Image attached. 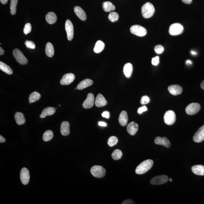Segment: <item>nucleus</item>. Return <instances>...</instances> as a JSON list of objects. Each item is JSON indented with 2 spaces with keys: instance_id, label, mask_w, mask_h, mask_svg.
<instances>
[{
  "instance_id": "f257e3e1",
  "label": "nucleus",
  "mask_w": 204,
  "mask_h": 204,
  "mask_svg": "<svg viewBox=\"0 0 204 204\" xmlns=\"http://www.w3.org/2000/svg\"><path fill=\"white\" fill-rule=\"evenodd\" d=\"M154 161L151 159H147L141 163L136 168L135 172L138 175L145 173L152 167Z\"/></svg>"
},
{
  "instance_id": "f03ea898",
  "label": "nucleus",
  "mask_w": 204,
  "mask_h": 204,
  "mask_svg": "<svg viewBox=\"0 0 204 204\" xmlns=\"http://www.w3.org/2000/svg\"><path fill=\"white\" fill-rule=\"evenodd\" d=\"M155 11L154 6L152 3L147 2L142 7V13L143 17L145 18H149L153 16Z\"/></svg>"
},
{
  "instance_id": "7ed1b4c3",
  "label": "nucleus",
  "mask_w": 204,
  "mask_h": 204,
  "mask_svg": "<svg viewBox=\"0 0 204 204\" xmlns=\"http://www.w3.org/2000/svg\"><path fill=\"white\" fill-rule=\"evenodd\" d=\"M91 172L92 175L95 177L101 178L105 176L106 171L103 166L95 165L91 168Z\"/></svg>"
},
{
  "instance_id": "20e7f679",
  "label": "nucleus",
  "mask_w": 204,
  "mask_h": 204,
  "mask_svg": "<svg viewBox=\"0 0 204 204\" xmlns=\"http://www.w3.org/2000/svg\"><path fill=\"white\" fill-rule=\"evenodd\" d=\"M130 31L134 35L139 37L145 36L147 34V30L146 28L139 25H133L130 27Z\"/></svg>"
},
{
  "instance_id": "39448f33",
  "label": "nucleus",
  "mask_w": 204,
  "mask_h": 204,
  "mask_svg": "<svg viewBox=\"0 0 204 204\" xmlns=\"http://www.w3.org/2000/svg\"><path fill=\"white\" fill-rule=\"evenodd\" d=\"M13 55L19 63L21 65H25L28 63V61L21 51L18 49L13 51Z\"/></svg>"
},
{
  "instance_id": "423d86ee",
  "label": "nucleus",
  "mask_w": 204,
  "mask_h": 204,
  "mask_svg": "<svg viewBox=\"0 0 204 204\" xmlns=\"http://www.w3.org/2000/svg\"><path fill=\"white\" fill-rule=\"evenodd\" d=\"M184 30V28L181 24L174 23L170 26L169 32L171 35L176 36L180 35Z\"/></svg>"
},
{
  "instance_id": "0eeeda50",
  "label": "nucleus",
  "mask_w": 204,
  "mask_h": 204,
  "mask_svg": "<svg viewBox=\"0 0 204 204\" xmlns=\"http://www.w3.org/2000/svg\"><path fill=\"white\" fill-rule=\"evenodd\" d=\"M164 120L165 123L168 125H172L176 121V115L172 110H168L164 114Z\"/></svg>"
},
{
  "instance_id": "6e6552de",
  "label": "nucleus",
  "mask_w": 204,
  "mask_h": 204,
  "mask_svg": "<svg viewBox=\"0 0 204 204\" xmlns=\"http://www.w3.org/2000/svg\"><path fill=\"white\" fill-rule=\"evenodd\" d=\"M200 105L198 103H192L188 105L186 108V112L189 115L195 114L199 111L200 109Z\"/></svg>"
},
{
  "instance_id": "1a4fd4ad",
  "label": "nucleus",
  "mask_w": 204,
  "mask_h": 204,
  "mask_svg": "<svg viewBox=\"0 0 204 204\" xmlns=\"http://www.w3.org/2000/svg\"><path fill=\"white\" fill-rule=\"evenodd\" d=\"M65 28L67 34L68 40H71L74 37V28L73 24L70 20H66L65 23Z\"/></svg>"
},
{
  "instance_id": "9d476101",
  "label": "nucleus",
  "mask_w": 204,
  "mask_h": 204,
  "mask_svg": "<svg viewBox=\"0 0 204 204\" xmlns=\"http://www.w3.org/2000/svg\"><path fill=\"white\" fill-rule=\"evenodd\" d=\"M169 180L166 175H160L154 177L151 180L150 183L152 185H160L166 183Z\"/></svg>"
},
{
  "instance_id": "9b49d317",
  "label": "nucleus",
  "mask_w": 204,
  "mask_h": 204,
  "mask_svg": "<svg viewBox=\"0 0 204 204\" xmlns=\"http://www.w3.org/2000/svg\"><path fill=\"white\" fill-rule=\"evenodd\" d=\"M20 178L21 182L24 185H27L30 181V173L27 168H23L20 171Z\"/></svg>"
},
{
  "instance_id": "f8f14e48",
  "label": "nucleus",
  "mask_w": 204,
  "mask_h": 204,
  "mask_svg": "<svg viewBox=\"0 0 204 204\" xmlns=\"http://www.w3.org/2000/svg\"><path fill=\"white\" fill-rule=\"evenodd\" d=\"M94 95L91 93H88L86 100L83 102V106L85 109L90 108L93 107L94 104Z\"/></svg>"
},
{
  "instance_id": "ddd939ff",
  "label": "nucleus",
  "mask_w": 204,
  "mask_h": 204,
  "mask_svg": "<svg viewBox=\"0 0 204 204\" xmlns=\"http://www.w3.org/2000/svg\"><path fill=\"white\" fill-rule=\"evenodd\" d=\"M75 76L72 73L65 74L60 81V84L62 85H68L74 81Z\"/></svg>"
},
{
  "instance_id": "4468645a",
  "label": "nucleus",
  "mask_w": 204,
  "mask_h": 204,
  "mask_svg": "<svg viewBox=\"0 0 204 204\" xmlns=\"http://www.w3.org/2000/svg\"><path fill=\"white\" fill-rule=\"evenodd\" d=\"M194 142H200L204 140V125L200 127L195 133L193 138Z\"/></svg>"
},
{
  "instance_id": "2eb2a0df",
  "label": "nucleus",
  "mask_w": 204,
  "mask_h": 204,
  "mask_svg": "<svg viewBox=\"0 0 204 204\" xmlns=\"http://www.w3.org/2000/svg\"><path fill=\"white\" fill-rule=\"evenodd\" d=\"M154 142L156 144L164 146L166 148H169L171 146L169 140L165 137H156L155 139Z\"/></svg>"
},
{
  "instance_id": "dca6fc26",
  "label": "nucleus",
  "mask_w": 204,
  "mask_h": 204,
  "mask_svg": "<svg viewBox=\"0 0 204 204\" xmlns=\"http://www.w3.org/2000/svg\"><path fill=\"white\" fill-rule=\"evenodd\" d=\"M169 93L173 95H177L181 94L183 89L179 85L175 84L171 85L168 88Z\"/></svg>"
},
{
  "instance_id": "f3484780",
  "label": "nucleus",
  "mask_w": 204,
  "mask_h": 204,
  "mask_svg": "<svg viewBox=\"0 0 204 204\" xmlns=\"http://www.w3.org/2000/svg\"><path fill=\"white\" fill-rule=\"evenodd\" d=\"M138 129V125L135 122L132 121L129 123L127 127L128 133L131 135H134L137 133Z\"/></svg>"
},
{
  "instance_id": "a211bd4d",
  "label": "nucleus",
  "mask_w": 204,
  "mask_h": 204,
  "mask_svg": "<svg viewBox=\"0 0 204 204\" xmlns=\"http://www.w3.org/2000/svg\"><path fill=\"white\" fill-rule=\"evenodd\" d=\"M107 103L108 102L103 95L99 93L97 95L95 102V105L96 107L100 108L104 106L107 105Z\"/></svg>"
},
{
  "instance_id": "6ab92c4d",
  "label": "nucleus",
  "mask_w": 204,
  "mask_h": 204,
  "mask_svg": "<svg viewBox=\"0 0 204 204\" xmlns=\"http://www.w3.org/2000/svg\"><path fill=\"white\" fill-rule=\"evenodd\" d=\"M70 125L69 122L64 121L62 122L61 125L60 131L61 134L64 136H67L70 133Z\"/></svg>"
},
{
  "instance_id": "aec40b11",
  "label": "nucleus",
  "mask_w": 204,
  "mask_h": 204,
  "mask_svg": "<svg viewBox=\"0 0 204 204\" xmlns=\"http://www.w3.org/2000/svg\"><path fill=\"white\" fill-rule=\"evenodd\" d=\"M74 10L76 16L80 19L84 21L87 19L86 13L81 7L76 6L74 8Z\"/></svg>"
},
{
  "instance_id": "412c9836",
  "label": "nucleus",
  "mask_w": 204,
  "mask_h": 204,
  "mask_svg": "<svg viewBox=\"0 0 204 204\" xmlns=\"http://www.w3.org/2000/svg\"><path fill=\"white\" fill-rule=\"evenodd\" d=\"M55 108L53 107H47L44 109L42 110V113L40 115V117L41 118H45V117L48 116L52 115L56 112Z\"/></svg>"
},
{
  "instance_id": "4be33fe9",
  "label": "nucleus",
  "mask_w": 204,
  "mask_h": 204,
  "mask_svg": "<svg viewBox=\"0 0 204 204\" xmlns=\"http://www.w3.org/2000/svg\"><path fill=\"white\" fill-rule=\"evenodd\" d=\"M119 122L122 126H125L128 121V115L125 111H122L119 117Z\"/></svg>"
},
{
  "instance_id": "5701e85b",
  "label": "nucleus",
  "mask_w": 204,
  "mask_h": 204,
  "mask_svg": "<svg viewBox=\"0 0 204 204\" xmlns=\"http://www.w3.org/2000/svg\"><path fill=\"white\" fill-rule=\"evenodd\" d=\"M93 80L89 79H86L81 82L78 84L77 87L79 90H82L91 86L93 84Z\"/></svg>"
},
{
  "instance_id": "b1692460",
  "label": "nucleus",
  "mask_w": 204,
  "mask_h": 204,
  "mask_svg": "<svg viewBox=\"0 0 204 204\" xmlns=\"http://www.w3.org/2000/svg\"><path fill=\"white\" fill-rule=\"evenodd\" d=\"M15 118L16 123L19 125H23L26 122L24 116L22 112H17L15 115Z\"/></svg>"
},
{
  "instance_id": "393cba45",
  "label": "nucleus",
  "mask_w": 204,
  "mask_h": 204,
  "mask_svg": "<svg viewBox=\"0 0 204 204\" xmlns=\"http://www.w3.org/2000/svg\"><path fill=\"white\" fill-rule=\"evenodd\" d=\"M133 72V66L130 63L125 64L123 68V73L126 77L129 78L131 76Z\"/></svg>"
},
{
  "instance_id": "a878e982",
  "label": "nucleus",
  "mask_w": 204,
  "mask_h": 204,
  "mask_svg": "<svg viewBox=\"0 0 204 204\" xmlns=\"http://www.w3.org/2000/svg\"><path fill=\"white\" fill-rule=\"evenodd\" d=\"M192 171L195 174L198 176H204V166L202 165H197L192 167Z\"/></svg>"
},
{
  "instance_id": "bb28decb",
  "label": "nucleus",
  "mask_w": 204,
  "mask_h": 204,
  "mask_svg": "<svg viewBox=\"0 0 204 204\" xmlns=\"http://www.w3.org/2000/svg\"><path fill=\"white\" fill-rule=\"evenodd\" d=\"M46 20L48 23L50 24L55 23L57 20V15L53 12H50L47 14L45 17Z\"/></svg>"
},
{
  "instance_id": "cd10ccee",
  "label": "nucleus",
  "mask_w": 204,
  "mask_h": 204,
  "mask_svg": "<svg viewBox=\"0 0 204 204\" xmlns=\"http://www.w3.org/2000/svg\"><path fill=\"white\" fill-rule=\"evenodd\" d=\"M45 53L48 57H52L54 54V49L52 44L50 42H47L46 45Z\"/></svg>"
},
{
  "instance_id": "c85d7f7f",
  "label": "nucleus",
  "mask_w": 204,
  "mask_h": 204,
  "mask_svg": "<svg viewBox=\"0 0 204 204\" xmlns=\"http://www.w3.org/2000/svg\"><path fill=\"white\" fill-rule=\"evenodd\" d=\"M105 46V44L102 41L99 40L95 44L93 51L95 53H100L104 49Z\"/></svg>"
},
{
  "instance_id": "c756f323",
  "label": "nucleus",
  "mask_w": 204,
  "mask_h": 204,
  "mask_svg": "<svg viewBox=\"0 0 204 204\" xmlns=\"http://www.w3.org/2000/svg\"><path fill=\"white\" fill-rule=\"evenodd\" d=\"M103 8L105 12H110L115 10V6L110 2L107 1L103 3Z\"/></svg>"
},
{
  "instance_id": "7c9ffc66",
  "label": "nucleus",
  "mask_w": 204,
  "mask_h": 204,
  "mask_svg": "<svg viewBox=\"0 0 204 204\" xmlns=\"http://www.w3.org/2000/svg\"><path fill=\"white\" fill-rule=\"evenodd\" d=\"M0 69L8 74H11L13 73V71L11 68L2 61L0 62Z\"/></svg>"
},
{
  "instance_id": "2f4dec72",
  "label": "nucleus",
  "mask_w": 204,
  "mask_h": 204,
  "mask_svg": "<svg viewBox=\"0 0 204 204\" xmlns=\"http://www.w3.org/2000/svg\"><path fill=\"white\" fill-rule=\"evenodd\" d=\"M41 98V95L38 92L34 91L32 93L29 97V101L30 103H34L38 101Z\"/></svg>"
},
{
  "instance_id": "473e14b6",
  "label": "nucleus",
  "mask_w": 204,
  "mask_h": 204,
  "mask_svg": "<svg viewBox=\"0 0 204 204\" xmlns=\"http://www.w3.org/2000/svg\"><path fill=\"white\" fill-rule=\"evenodd\" d=\"M53 133L51 130H47L44 133L43 135V140L47 142L51 140L53 137Z\"/></svg>"
},
{
  "instance_id": "72a5a7b5",
  "label": "nucleus",
  "mask_w": 204,
  "mask_h": 204,
  "mask_svg": "<svg viewBox=\"0 0 204 204\" xmlns=\"http://www.w3.org/2000/svg\"><path fill=\"white\" fill-rule=\"evenodd\" d=\"M18 0H11L10 2V13L11 15H14L16 12V6Z\"/></svg>"
},
{
  "instance_id": "f704fd0d",
  "label": "nucleus",
  "mask_w": 204,
  "mask_h": 204,
  "mask_svg": "<svg viewBox=\"0 0 204 204\" xmlns=\"http://www.w3.org/2000/svg\"><path fill=\"white\" fill-rule=\"evenodd\" d=\"M122 155V151L119 149H115L112 154V159L115 160L120 159L121 158Z\"/></svg>"
},
{
  "instance_id": "c9c22d12",
  "label": "nucleus",
  "mask_w": 204,
  "mask_h": 204,
  "mask_svg": "<svg viewBox=\"0 0 204 204\" xmlns=\"http://www.w3.org/2000/svg\"><path fill=\"white\" fill-rule=\"evenodd\" d=\"M119 18L118 14L115 12H112L109 14L108 16V19L112 22L117 21L118 20Z\"/></svg>"
},
{
  "instance_id": "e433bc0d",
  "label": "nucleus",
  "mask_w": 204,
  "mask_h": 204,
  "mask_svg": "<svg viewBox=\"0 0 204 204\" xmlns=\"http://www.w3.org/2000/svg\"><path fill=\"white\" fill-rule=\"evenodd\" d=\"M118 142V139L115 136H112L108 138V145L110 147H113L117 144Z\"/></svg>"
},
{
  "instance_id": "4c0bfd02",
  "label": "nucleus",
  "mask_w": 204,
  "mask_h": 204,
  "mask_svg": "<svg viewBox=\"0 0 204 204\" xmlns=\"http://www.w3.org/2000/svg\"><path fill=\"white\" fill-rule=\"evenodd\" d=\"M32 30V26L31 24L28 23L25 25L24 28L23 32L25 35H27V34L29 33Z\"/></svg>"
},
{
  "instance_id": "58836bf2",
  "label": "nucleus",
  "mask_w": 204,
  "mask_h": 204,
  "mask_svg": "<svg viewBox=\"0 0 204 204\" xmlns=\"http://www.w3.org/2000/svg\"><path fill=\"white\" fill-rule=\"evenodd\" d=\"M25 44L27 47L28 49H34L35 48V44L32 41L26 40L25 42Z\"/></svg>"
},
{
  "instance_id": "ea45409f",
  "label": "nucleus",
  "mask_w": 204,
  "mask_h": 204,
  "mask_svg": "<svg viewBox=\"0 0 204 204\" xmlns=\"http://www.w3.org/2000/svg\"><path fill=\"white\" fill-rule=\"evenodd\" d=\"M155 52L158 54L162 53L164 52V48L162 45H156L154 49Z\"/></svg>"
},
{
  "instance_id": "a19ab883",
  "label": "nucleus",
  "mask_w": 204,
  "mask_h": 204,
  "mask_svg": "<svg viewBox=\"0 0 204 204\" xmlns=\"http://www.w3.org/2000/svg\"><path fill=\"white\" fill-rule=\"evenodd\" d=\"M150 98L147 96H144L142 97L140 101V103L142 105L147 104L150 102Z\"/></svg>"
},
{
  "instance_id": "79ce46f5",
  "label": "nucleus",
  "mask_w": 204,
  "mask_h": 204,
  "mask_svg": "<svg viewBox=\"0 0 204 204\" xmlns=\"http://www.w3.org/2000/svg\"><path fill=\"white\" fill-rule=\"evenodd\" d=\"M159 58L158 56L152 58V64L153 65L156 66H157L159 63Z\"/></svg>"
},
{
  "instance_id": "37998d69",
  "label": "nucleus",
  "mask_w": 204,
  "mask_h": 204,
  "mask_svg": "<svg viewBox=\"0 0 204 204\" xmlns=\"http://www.w3.org/2000/svg\"><path fill=\"white\" fill-rule=\"evenodd\" d=\"M147 110V107H146L145 105L143 106L140 108H139L138 110V113L139 114H141L144 112H146Z\"/></svg>"
},
{
  "instance_id": "c03bdc74",
  "label": "nucleus",
  "mask_w": 204,
  "mask_h": 204,
  "mask_svg": "<svg viewBox=\"0 0 204 204\" xmlns=\"http://www.w3.org/2000/svg\"><path fill=\"white\" fill-rule=\"evenodd\" d=\"M122 204H135V202L131 199L125 200L122 202Z\"/></svg>"
},
{
  "instance_id": "a18cd8bd",
  "label": "nucleus",
  "mask_w": 204,
  "mask_h": 204,
  "mask_svg": "<svg viewBox=\"0 0 204 204\" xmlns=\"http://www.w3.org/2000/svg\"><path fill=\"white\" fill-rule=\"evenodd\" d=\"M102 117H104V118L108 119L109 118V113L108 112H104L102 114Z\"/></svg>"
},
{
  "instance_id": "49530a36",
  "label": "nucleus",
  "mask_w": 204,
  "mask_h": 204,
  "mask_svg": "<svg viewBox=\"0 0 204 204\" xmlns=\"http://www.w3.org/2000/svg\"><path fill=\"white\" fill-rule=\"evenodd\" d=\"M98 125L101 126L105 127L107 126V124L105 122L100 121L98 122Z\"/></svg>"
},
{
  "instance_id": "de8ad7c7",
  "label": "nucleus",
  "mask_w": 204,
  "mask_h": 204,
  "mask_svg": "<svg viewBox=\"0 0 204 204\" xmlns=\"http://www.w3.org/2000/svg\"><path fill=\"white\" fill-rule=\"evenodd\" d=\"M183 2L186 4H190L192 2V0H181Z\"/></svg>"
},
{
  "instance_id": "09e8293b",
  "label": "nucleus",
  "mask_w": 204,
  "mask_h": 204,
  "mask_svg": "<svg viewBox=\"0 0 204 204\" xmlns=\"http://www.w3.org/2000/svg\"><path fill=\"white\" fill-rule=\"evenodd\" d=\"M6 139L2 136L0 135V142L3 143L6 142Z\"/></svg>"
},
{
  "instance_id": "8fccbe9b",
  "label": "nucleus",
  "mask_w": 204,
  "mask_h": 204,
  "mask_svg": "<svg viewBox=\"0 0 204 204\" xmlns=\"http://www.w3.org/2000/svg\"><path fill=\"white\" fill-rule=\"evenodd\" d=\"M4 53V51L1 47H0V55H2Z\"/></svg>"
},
{
  "instance_id": "3c124183",
  "label": "nucleus",
  "mask_w": 204,
  "mask_h": 204,
  "mask_svg": "<svg viewBox=\"0 0 204 204\" xmlns=\"http://www.w3.org/2000/svg\"><path fill=\"white\" fill-rule=\"evenodd\" d=\"M0 1L3 4H6L7 3L8 0H0Z\"/></svg>"
},
{
  "instance_id": "603ef678",
  "label": "nucleus",
  "mask_w": 204,
  "mask_h": 204,
  "mask_svg": "<svg viewBox=\"0 0 204 204\" xmlns=\"http://www.w3.org/2000/svg\"><path fill=\"white\" fill-rule=\"evenodd\" d=\"M201 87L202 89L204 91V80L202 82L201 84Z\"/></svg>"
},
{
  "instance_id": "864d4df0",
  "label": "nucleus",
  "mask_w": 204,
  "mask_h": 204,
  "mask_svg": "<svg viewBox=\"0 0 204 204\" xmlns=\"http://www.w3.org/2000/svg\"><path fill=\"white\" fill-rule=\"evenodd\" d=\"M186 64L187 65H191L192 64V62L190 60H187L186 61Z\"/></svg>"
},
{
  "instance_id": "5fc2aeb1",
  "label": "nucleus",
  "mask_w": 204,
  "mask_h": 204,
  "mask_svg": "<svg viewBox=\"0 0 204 204\" xmlns=\"http://www.w3.org/2000/svg\"><path fill=\"white\" fill-rule=\"evenodd\" d=\"M191 53L193 55H196L197 54V53L194 51L192 50L191 51Z\"/></svg>"
},
{
  "instance_id": "6e6d98bb",
  "label": "nucleus",
  "mask_w": 204,
  "mask_h": 204,
  "mask_svg": "<svg viewBox=\"0 0 204 204\" xmlns=\"http://www.w3.org/2000/svg\"><path fill=\"white\" fill-rule=\"evenodd\" d=\"M169 181H170V182H172V178H169Z\"/></svg>"
}]
</instances>
